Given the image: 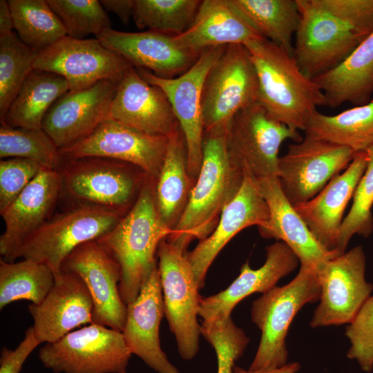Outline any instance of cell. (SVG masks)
Wrapping results in <instances>:
<instances>
[{"label":"cell","instance_id":"3","mask_svg":"<svg viewBox=\"0 0 373 373\" xmlns=\"http://www.w3.org/2000/svg\"><path fill=\"white\" fill-rule=\"evenodd\" d=\"M173 233L161 218L155 192L146 183L129 211L107 233L96 239L117 259L121 268L119 292L128 305L157 266L160 243Z\"/></svg>","mask_w":373,"mask_h":373},{"label":"cell","instance_id":"11","mask_svg":"<svg viewBox=\"0 0 373 373\" xmlns=\"http://www.w3.org/2000/svg\"><path fill=\"white\" fill-rule=\"evenodd\" d=\"M365 267L361 246L317 267L321 296L309 323L312 327L348 325L354 319L373 290L365 278Z\"/></svg>","mask_w":373,"mask_h":373},{"label":"cell","instance_id":"48","mask_svg":"<svg viewBox=\"0 0 373 373\" xmlns=\"http://www.w3.org/2000/svg\"><path fill=\"white\" fill-rule=\"evenodd\" d=\"M300 368V365L299 363L291 362L280 367L258 371H251L238 366H234L233 373H296L299 371Z\"/></svg>","mask_w":373,"mask_h":373},{"label":"cell","instance_id":"13","mask_svg":"<svg viewBox=\"0 0 373 373\" xmlns=\"http://www.w3.org/2000/svg\"><path fill=\"white\" fill-rule=\"evenodd\" d=\"M356 153L352 149L305 134L288 145L279 157L277 178L293 207L316 196L339 172L346 169Z\"/></svg>","mask_w":373,"mask_h":373},{"label":"cell","instance_id":"38","mask_svg":"<svg viewBox=\"0 0 373 373\" xmlns=\"http://www.w3.org/2000/svg\"><path fill=\"white\" fill-rule=\"evenodd\" d=\"M33 160L47 169L57 171L62 159L59 149L43 129L0 127V158Z\"/></svg>","mask_w":373,"mask_h":373},{"label":"cell","instance_id":"6","mask_svg":"<svg viewBox=\"0 0 373 373\" xmlns=\"http://www.w3.org/2000/svg\"><path fill=\"white\" fill-rule=\"evenodd\" d=\"M124 216L99 207H70L50 218L28 238L17 251L15 259L22 257L43 263L57 274L77 247L99 238Z\"/></svg>","mask_w":373,"mask_h":373},{"label":"cell","instance_id":"39","mask_svg":"<svg viewBox=\"0 0 373 373\" xmlns=\"http://www.w3.org/2000/svg\"><path fill=\"white\" fill-rule=\"evenodd\" d=\"M368 162L353 195L349 213L343 219L336 250L343 254L354 235L369 237L373 231V145L367 151Z\"/></svg>","mask_w":373,"mask_h":373},{"label":"cell","instance_id":"17","mask_svg":"<svg viewBox=\"0 0 373 373\" xmlns=\"http://www.w3.org/2000/svg\"><path fill=\"white\" fill-rule=\"evenodd\" d=\"M61 271L77 274L85 283L93 302V323L123 331L127 305L119 292L120 265L97 240L77 247L64 260Z\"/></svg>","mask_w":373,"mask_h":373},{"label":"cell","instance_id":"9","mask_svg":"<svg viewBox=\"0 0 373 373\" xmlns=\"http://www.w3.org/2000/svg\"><path fill=\"white\" fill-rule=\"evenodd\" d=\"M131 355L122 332L95 323L39 351L44 366L55 373H128Z\"/></svg>","mask_w":373,"mask_h":373},{"label":"cell","instance_id":"24","mask_svg":"<svg viewBox=\"0 0 373 373\" xmlns=\"http://www.w3.org/2000/svg\"><path fill=\"white\" fill-rule=\"evenodd\" d=\"M267 256L259 268L244 263L238 276L224 290L201 298L199 314L204 323L224 321L231 318L234 307L254 293L265 294L298 266V258L284 242L276 241L266 248Z\"/></svg>","mask_w":373,"mask_h":373},{"label":"cell","instance_id":"1","mask_svg":"<svg viewBox=\"0 0 373 373\" xmlns=\"http://www.w3.org/2000/svg\"><path fill=\"white\" fill-rule=\"evenodd\" d=\"M244 46L257 73L258 103L273 119L305 131L317 107L326 106L318 84L301 71L293 55L265 38Z\"/></svg>","mask_w":373,"mask_h":373},{"label":"cell","instance_id":"43","mask_svg":"<svg viewBox=\"0 0 373 373\" xmlns=\"http://www.w3.org/2000/svg\"><path fill=\"white\" fill-rule=\"evenodd\" d=\"M45 169L26 158L10 157L0 162V213L3 211Z\"/></svg>","mask_w":373,"mask_h":373},{"label":"cell","instance_id":"44","mask_svg":"<svg viewBox=\"0 0 373 373\" xmlns=\"http://www.w3.org/2000/svg\"><path fill=\"white\" fill-rule=\"evenodd\" d=\"M353 32L366 38L373 32V0H316Z\"/></svg>","mask_w":373,"mask_h":373},{"label":"cell","instance_id":"22","mask_svg":"<svg viewBox=\"0 0 373 373\" xmlns=\"http://www.w3.org/2000/svg\"><path fill=\"white\" fill-rule=\"evenodd\" d=\"M110 116L150 135L169 137L180 127L164 92L145 81L133 66L118 84Z\"/></svg>","mask_w":373,"mask_h":373},{"label":"cell","instance_id":"7","mask_svg":"<svg viewBox=\"0 0 373 373\" xmlns=\"http://www.w3.org/2000/svg\"><path fill=\"white\" fill-rule=\"evenodd\" d=\"M258 80L250 53L242 44L226 46L203 87L204 133L226 131L234 115L258 102Z\"/></svg>","mask_w":373,"mask_h":373},{"label":"cell","instance_id":"35","mask_svg":"<svg viewBox=\"0 0 373 373\" xmlns=\"http://www.w3.org/2000/svg\"><path fill=\"white\" fill-rule=\"evenodd\" d=\"M55 284V274L46 265L30 259L14 262L0 260V309L27 300L39 304Z\"/></svg>","mask_w":373,"mask_h":373},{"label":"cell","instance_id":"32","mask_svg":"<svg viewBox=\"0 0 373 373\" xmlns=\"http://www.w3.org/2000/svg\"><path fill=\"white\" fill-rule=\"evenodd\" d=\"M305 132L355 153L366 151L373 145V100L335 115L317 111L309 119Z\"/></svg>","mask_w":373,"mask_h":373},{"label":"cell","instance_id":"29","mask_svg":"<svg viewBox=\"0 0 373 373\" xmlns=\"http://www.w3.org/2000/svg\"><path fill=\"white\" fill-rule=\"evenodd\" d=\"M314 80L331 108L345 102L354 106L370 102L373 94V32L339 64Z\"/></svg>","mask_w":373,"mask_h":373},{"label":"cell","instance_id":"28","mask_svg":"<svg viewBox=\"0 0 373 373\" xmlns=\"http://www.w3.org/2000/svg\"><path fill=\"white\" fill-rule=\"evenodd\" d=\"M173 36L180 47L198 55L208 48L264 38L231 0L202 1L190 26Z\"/></svg>","mask_w":373,"mask_h":373},{"label":"cell","instance_id":"5","mask_svg":"<svg viewBox=\"0 0 373 373\" xmlns=\"http://www.w3.org/2000/svg\"><path fill=\"white\" fill-rule=\"evenodd\" d=\"M135 166L102 157L62 160L57 170L60 198L70 207L94 206L126 214L143 178L131 169Z\"/></svg>","mask_w":373,"mask_h":373},{"label":"cell","instance_id":"40","mask_svg":"<svg viewBox=\"0 0 373 373\" xmlns=\"http://www.w3.org/2000/svg\"><path fill=\"white\" fill-rule=\"evenodd\" d=\"M64 26L67 35L82 39L111 28L109 17L97 0H47Z\"/></svg>","mask_w":373,"mask_h":373},{"label":"cell","instance_id":"21","mask_svg":"<svg viewBox=\"0 0 373 373\" xmlns=\"http://www.w3.org/2000/svg\"><path fill=\"white\" fill-rule=\"evenodd\" d=\"M60 193L58 171L44 169L0 213L6 226L0 237L1 259L14 262L21 244L52 217Z\"/></svg>","mask_w":373,"mask_h":373},{"label":"cell","instance_id":"33","mask_svg":"<svg viewBox=\"0 0 373 373\" xmlns=\"http://www.w3.org/2000/svg\"><path fill=\"white\" fill-rule=\"evenodd\" d=\"M236 8L266 39L293 55L300 20L296 0H231Z\"/></svg>","mask_w":373,"mask_h":373},{"label":"cell","instance_id":"31","mask_svg":"<svg viewBox=\"0 0 373 373\" xmlns=\"http://www.w3.org/2000/svg\"><path fill=\"white\" fill-rule=\"evenodd\" d=\"M68 91V84L62 76L33 70L10 105L1 124L13 128L42 129L48 111Z\"/></svg>","mask_w":373,"mask_h":373},{"label":"cell","instance_id":"19","mask_svg":"<svg viewBox=\"0 0 373 373\" xmlns=\"http://www.w3.org/2000/svg\"><path fill=\"white\" fill-rule=\"evenodd\" d=\"M269 218V207L259 191L256 180L244 174L238 192L223 209L212 233L186 253L200 289L204 286L211 265L229 241L247 227L265 226Z\"/></svg>","mask_w":373,"mask_h":373},{"label":"cell","instance_id":"42","mask_svg":"<svg viewBox=\"0 0 373 373\" xmlns=\"http://www.w3.org/2000/svg\"><path fill=\"white\" fill-rule=\"evenodd\" d=\"M345 336L350 347L347 352L350 359L357 361L363 371L373 370V296L362 307L354 319L345 327Z\"/></svg>","mask_w":373,"mask_h":373},{"label":"cell","instance_id":"20","mask_svg":"<svg viewBox=\"0 0 373 373\" xmlns=\"http://www.w3.org/2000/svg\"><path fill=\"white\" fill-rule=\"evenodd\" d=\"M35 334L39 342L53 343L83 325L93 323V302L77 274L61 271L55 284L38 305L30 304Z\"/></svg>","mask_w":373,"mask_h":373},{"label":"cell","instance_id":"26","mask_svg":"<svg viewBox=\"0 0 373 373\" xmlns=\"http://www.w3.org/2000/svg\"><path fill=\"white\" fill-rule=\"evenodd\" d=\"M367 162V151L356 153L350 165L341 174L332 178L316 196L294 207L316 240L328 251H338L337 242L344 219L343 216Z\"/></svg>","mask_w":373,"mask_h":373},{"label":"cell","instance_id":"36","mask_svg":"<svg viewBox=\"0 0 373 373\" xmlns=\"http://www.w3.org/2000/svg\"><path fill=\"white\" fill-rule=\"evenodd\" d=\"M202 1L134 0L133 20L139 29L178 35L193 22Z\"/></svg>","mask_w":373,"mask_h":373},{"label":"cell","instance_id":"34","mask_svg":"<svg viewBox=\"0 0 373 373\" xmlns=\"http://www.w3.org/2000/svg\"><path fill=\"white\" fill-rule=\"evenodd\" d=\"M19 39L39 53L63 37L66 30L47 0H8Z\"/></svg>","mask_w":373,"mask_h":373},{"label":"cell","instance_id":"8","mask_svg":"<svg viewBox=\"0 0 373 373\" xmlns=\"http://www.w3.org/2000/svg\"><path fill=\"white\" fill-rule=\"evenodd\" d=\"M157 255L164 314L179 354L184 360H191L198 352L201 335L197 318L200 288L186 251L166 238L160 243Z\"/></svg>","mask_w":373,"mask_h":373},{"label":"cell","instance_id":"27","mask_svg":"<svg viewBox=\"0 0 373 373\" xmlns=\"http://www.w3.org/2000/svg\"><path fill=\"white\" fill-rule=\"evenodd\" d=\"M260 193L269 211L267 224L258 228L261 236L286 244L299 260L300 266L313 269L339 254L324 248L284 195L276 176L256 180Z\"/></svg>","mask_w":373,"mask_h":373},{"label":"cell","instance_id":"16","mask_svg":"<svg viewBox=\"0 0 373 373\" xmlns=\"http://www.w3.org/2000/svg\"><path fill=\"white\" fill-rule=\"evenodd\" d=\"M168 144V137L150 135L108 119L91 133L59 149L62 160L102 157L133 164L150 178L157 179Z\"/></svg>","mask_w":373,"mask_h":373},{"label":"cell","instance_id":"37","mask_svg":"<svg viewBox=\"0 0 373 373\" xmlns=\"http://www.w3.org/2000/svg\"><path fill=\"white\" fill-rule=\"evenodd\" d=\"M39 52L25 45L13 32L0 36V121L24 81L34 70Z\"/></svg>","mask_w":373,"mask_h":373},{"label":"cell","instance_id":"25","mask_svg":"<svg viewBox=\"0 0 373 373\" xmlns=\"http://www.w3.org/2000/svg\"><path fill=\"white\" fill-rule=\"evenodd\" d=\"M126 305L122 334L131 354L157 373H180L160 345V325L165 314L157 266L141 287L137 298Z\"/></svg>","mask_w":373,"mask_h":373},{"label":"cell","instance_id":"46","mask_svg":"<svg viewBox=\"0 0 373 373\" xmlns=\"http://www.w3.org/2000/svg\"><path fill=\"white\" fill-rule=\"evenodd\" d=\"M134 0H102L100 3L106 11L115 14L124 24H127L133 14Z\"/></svg>","mask_w":373,"mask_h":373},{"label":"cell","instance_id":"14","mask_svg":"<svg viewBox=\"0 0 373 373\" xmlns=\"http://www.w3.org/2000/svg\"><path fill=\"white\" fill-rule=\"evenodd\" d=\"M300 12L293 57L314 79L339 64L365 38L321 8L316 0H296Z\"/></svg>","mask_w":373,"mask_h":373},{"label":"cell","instance_id":"15","mask_svg":"<svg viewBox=\"0 0 373 373\" xmlns=\"http://www.w3.org/2000/svg\"><path fill=\"white\" fill-rule=\"evenodd\" d=\"M132 66L97 38L79 39L68 35L40 52L33 64L34 70L62 76L71 92L88 88L102 80L119 82Z\"/></svg>","mask_w":373,"mask_h":373},{"label":"cell","instance_id":"30","mask_svg":"<svg viewBox=\"0 0 373 373\" xmlns=\"http://www.w3.org/2000/svg\"><path fill=\"white\" fill-rule=\"evenodd\" d=\"M191 179L187 171L185 139L179 127L168 137L166 151L155 191L158 213L172 229L187 203L192 189Z\"/></svg>","mask_w":373,"mask_h":373},{"label":"cell","instance_id":"12","mask_svg":"<svg viewBox=\"0 0 373 373\" xmlns=\"http://www.w3.org/2000/svg\"><path fill=\"white\" fill-rule=\"evenodd\" d=\"M226 46L203 50L189 70L173 78L161 77L146 69L135 68L145 81L160 87L167 96L185 139L187 171L191 178L198 177L202 160L204 84Z\"/></svg>","mask_w":373,"mask_h":373},{"label":"cell","instance_id":"47","mask_svg":"<svg viewBox=\"0 0 373 373\" xmlns=\"http://www.w3.org/2000/svg\"><path fill=\"white\" fill-rule=\"evenodd\" d=\"M14 32V23L8 1H0V36Z\"/></svg>","mask_w":373,"mask_h":373},{"label":"cell","instance_id":"18","mask_svg":"<svg viewBox=\"0 0 373 373\" xmlns=\"http://www.w3.org/2000/svg\"><path fill=\"white\" fill-rule=\"evenodd\" d=\"M119 82L106 79L82 90L68 91L52 104L44 117L42 129L59 149L86 137L111 118Z\"/></svg>","mask_w":373,"mask_h":373},{"label":"cell","instance_id":"10","mask_svg":"<svg viewBox=\"0 0 373 373\" xmlns=\"http://www.w3.org/2000/svg\"><path fill=\"white\" fill-rule=\"evenodd\" d=\"M303 138L269 116L257 102L237 113L227 131V148L233 164L256 180L277 177L278 151L284 141Z\"/></svg>","mask_w":373,"mask_h":373},{"label":"cell","instance_id":"41","mask_svg":"<svg viewBox=\"0 0 373 373\" xmlns=\"http://www.w3.org/2000/svg\"><path fill=\"white\" fill-rule=\"evenodd\" d=\"M200 330L216 352V373H233L235 362L243 355L249 343L245 332L234 323L231 317L224 321L202 322Z\"/></svg>","mask_w":373,"mask_h":373},{"label":"cell","instance_id":"45","mask_svg":"<svg viewBox=\"0 0 373 373\" xmlns=\"http://www.w3.org/2000/svg\"><path fill=\"white\" fill-rule=\"evenodd\" d=\"M39 344L41 343L35 334L33 327H28L23 339L15 350L6 347L1 349L0 373H19L28 357Z\"/></svg>","mask_w":373,"mask_h":373},{"label":"cell","instance_id":"4","mask_svg":"<svg viewBox=\"0 0 373 373\" xmlns=\"http://www.w3.org/2000/svg\"><path fill=\"white\" fill-rule=\"evenodd\" d=\"M320 296L316 271L300 266L289 283L276 286L254 300L251 318L260 330L261 337L248 370H271L287 363L285 338L290 324L304 305L319 301Z\"/></svg>","mask_w":373,"mask_h":373},{"label":"cell","instance_id":"23","mask_svg":"<svg viewBox=\"0 0 373 373\" xmlns=\"http://www.w3.org/2000/svg\"><path fill=\"white\" fill-rule=\"evenodd\" d=\"M95 37L133 67L146 69L161 77L183 74L200 55L180 47L173 35L151 30L129 32L108 28Z\"/></svg>","mask_w":373,"mask_h":373},{"label":"cell","instance_id":"2","mask_svg":"<svg viewBox=\"0 0 373 373\" xmlns=\"http://www.w3.org/2000/svg\"><path fill=\"white\" fill-rule=\"evenodd\" d=\"M227 131L204 133L196 183L173 233L166 238L184 251L192 240H203L212 233L223 209L242 185L244 174L229 157Z\"/></svg>","mask_w":373,"mask_h":373}]
</instances>
